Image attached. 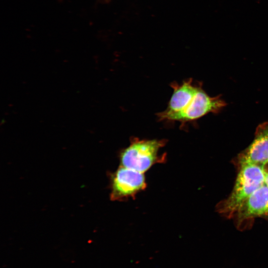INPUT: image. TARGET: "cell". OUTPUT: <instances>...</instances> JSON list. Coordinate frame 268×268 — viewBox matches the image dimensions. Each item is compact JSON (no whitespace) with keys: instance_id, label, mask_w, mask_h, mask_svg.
<instances>
[{"instance_id":"6da1fadb","label":"cell","mask_w":268,"mask_h":268,"mask_svg":"<svg viewBox=\"0 0 268 268\" xmlns=\"http://www.w3.org/2000/svg\"><path fill=\"white\" fill-rule=\"evenodd\" d=\"M173 89L166 109L157 114L159 121L179 122L182 125L194 121L210 113H217L226 105L220 96L211 97L201 83L193 79L172 83Z\"/></svg>"},{"instance_id":"7a4b0ae2","label":"cell","mask_w":268,"mask_h":268,"mask_svg":"<svg viewBox=\"0 0 268 268\" xmlns=\"http://www.w3.org/2000/svg\"><path fill=\"white\" fill-rule=\"evenodd\" d=\"M239 171L229 196L219 202L218 212L227 217H233L246 199L265 184V174L261 166L252 163L237 165Z\"/></svg>"},{"instance_id":"3957f363","label":"cell","mask_w":268,"mask_h":268,"mask_svg":"<svg viewBox=\"0 0 268 268\" xmlns=\"http://www.w3.org/2000/svg\"><path fill=\"white\" fill-rule=\"evenodd\" d=\"M165 143L162 139L132 138L130 144L120 154L121 164L122 166L143 173L165 159L164 155H159V151Z\"/></svg>"},{"instance_id":"277c9868","label":"cell","mask_w":268,"mask_h":268,"mask_svg":"<svg viewBox=\"0 0 268 268\" xmlns=\"http://www.w3.org/2000/svg\"><path fill=\"white\" fill-rule=\"evenodd\" d=\"M146 186L142 173L121 166L111 177V199L123 201L134 198Z\"/></svg>"},{"instance_id":"5b68a950","label":"cell","mask_w":268,"mask_h":268,"mask_svg":"<svg viewBox=\"0 0 268 268\" xmlns=\"http://www.w3.org/2000/svg\"><path fill=\"white\" fill-rule=\"evenodd\" d=\"M242 228L256 217L268 219V186L265 184L254 191L243 202L233 216Z\"/></svg>"},{"instance_id":"8992f818","label":"cell","mask_w":268,"mask_h":268,"mask_svg":"<svg viewBox=\"0 0 268 268\" xmlns=\"http://www.w3.org/2000/svg\"><path fill=\"white\" fill-rule=\"evenodd\" d=\"M268 162V122L257 128L251 143L238 156L237 165L248 163L262 166Z\"/></svg>"},{"instance_id":"52a82bcc","label":"cell","mask_w":268,"mask_h":268,"mask_svg":"<svg viewBox=\"0 0 268 268\" xmlns=\"http://www.w3.org/2000/svg\"><path fill=\"white\" fill-rule=\"evenodd\" d=\"M265 174V184L268 186V162L262 166Z\"/></svg>"}]
</instances>
